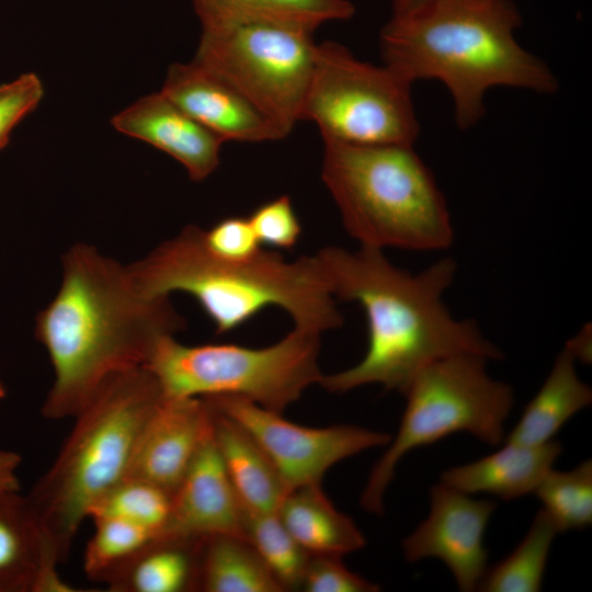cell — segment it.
<instances>
[{"label":"cell","mask_w":592,"mask_h":592,"mask_svg":"<svg viewBox=\"0 0 592 592\" xmlns=\"http://www.w3.org/2000/svg\"><path fill=\"white\" fill-rule=\"evenodd\" d=\"M591 325H585L578 334L568 340L565 346L573 354L576 361L591 363L592 344Z\"/></svg>","instance_id":"obj_35"},{"label":"cell","mask_w":592,"mask_h":592,"mask_svg":"<svg viewBox=\"0 0 592 592\" xmlns=\"http://www.w3.org/2000/svg\"><path fill=\"white\" fill-rule=\"evenodd\" d=\"M203 231L189 225L128 264L136 285L151 296L189 294L218 334L237 329L271 306L285 310L295 327L318 333L342 325L316 255L287 261L261 249L247 260H225L207 249Z\"/></svg>","instance_id":"obj_4"},{"label":"cell","mask_w":592,"mask_h":592,"mask_svg":"<svg viewBox=\"0 0 592 592\" xmlns=\"http://www.w3.org/2000/svg\"><path fill=\"white\" fill-rule=\"evenodd\" d=\"M561 452L554 440L535 446L505 442L488 456L446 469L440 481L467 494L488 493L510 501L534 493Z\"/></svg>","instance_id":"obj_18"},{"label":"cell","mask_w":592,"mask_h":592,"mask_svg":"<svg viewBox=\"0 0 592 592\" xmlns=\"http://www.w3.org/2000/svg\"><path fill=\"white\" fill-rule=\"evenodd\" d=\"M210 414V411H209ZM244 511L216 446L212 422L177 490L168 522L159 535L205 538L246 537Z\"/></svg>","instance_id":"obj_14"},{"label":"cell","mask_w":592,"mask_h":592,"mask_svg":"<svg viewBox=\"0 0 592 592\" xmlns=\"http://www.w3.org/2000/svg\"><path fill=\"white\" fill-rule=\"evenodd\" d=\"M112 126L180 162L192 181H203L219 166L223 140L161 91L147 94L115 114Z\"/></svg>","instance_id":"obj_16"},{"label":"cell","mask_w":592,"mask_h":592,"mask_svg":"<svg viewBox=\"0 0 592 592\" xmlns=\"http://www.w3.org/2000/svg\"><path fill=\"white\" fill-rule=\"evenodd\" d=\"M213 409L242 426L262 447L287 491L321 483L337 463L364 451L387 446L388 433L352 424L308 428L282 413L232 395L202 397Z\"/></svg>","instance_id":"obj_11"},{"label":"cell","mask_w":592,"mask_h":592,"mask_svg":"<svg viewBox=\"0 0 592 592\" xmlns=\"http://www.w3.org/2000/svg\"><path fill=\"white\" fill-rule=\"evenodd\" d=\"M61 261L59 289L35 323L54 371L41 409L48 420L73 418L110 377L145 366L184 328L170 297L143 292L127 265L95 247L75 243Z\"/></svg>","instance_id":"obj_1"},{"label":"cell","mask_w":592,"mask_h":592,"mask_svg":"<svg viewBox=\"0 0 592 592\" xmlns=\"http://www.w3.org/2000/svg\"><path fill=\"white\" fill-rule=\"evenodd\" d=\"M320 333L295 327L265 348L238 344L186 345L174 335L160 341L145 365L164 396L232 395L282 413L323 375Z\"/></svg>","instance_id":"obj_8"},{"label":"cell","mask_w":592,"mask_h":592,"mask_svg":"<svg viewBox=\"0 0 592 592\" xmlns=\"http://www.w3.org/2000/svg\"><path fill=\"white\" fill-rule=\"evenodd\" d=\"M558 531L540 508L521 543L503 560L486 570L477 590L537 592L542 588L549 551Z\"/></svg>","instance_id":"obj_25"},{"label":"cell","mask_w":592,"mask_h":592,"mask_svg":"<svg viewBox=\"0 0 592 592\" xmlns=\"http://www.w3.org/2000/svg\"><path fill=\"white\" fill-rule=\"evenodd\" d=\"M248 219L261 244L291 249L301 235V225L287 195L258 206Z\"/></svg>","instance_id":"obj_30"},{"label":"cell","mask_w":592,"mask_h":592,"mask_svg":"<svg viewBox=\"0 0 592 592\" xmlns=\"http://www.w3.org/2000/svg\"><path fill=\"white\" fill-rule=\"evenodd\" d=\"M94 533L83 555L84 573L93 581L103 580L156 535L121 519H92Z\"/></svg>","instance_id":"obj_29"},{"label":"cell","mask_w":592,"mask_h":592,"mask_svg":"<svg viewBox=\"0 0 592 592\" xmlns=\"http://www.w3.org/2000/svg\"><path fill=\"white\" fill-rule=\"evenodd\" d=\"M276 512L287 531L309 555L342 557L360 550L366 544L361 530L349 515L333 505L321 483L289 491Z\"/></svg>","instance_id":"obj_21"},{"label":"cell","mask_w":592,"mask_h":592,"mask_svg":"<svg viewBox=\"0 0 592 592\" xmlns=\"http://www.w3.org/2000/svg\"><path fill=\"white\" fill-rule=\"evenodd\" d=\"M487 356L462 353L437 360L421 369L405 392L407 405L395 437L373 466L363 489L361 506L384 512L386 490L401 458L414 448L447 435L467 432L498 445L513 407L512 387L487 372Z\"/></svg>","instance_id":"obj_7"},{"label":"cell","mask_w":592,"mask_h":592,"mask_svg":"<svg viewBox=\"0 0 592 592\" xmlns=\"http://www.w3.org/2000/svg\"><path fill=\"white\" fill-rule=\"evenodd\" d=\"M203 239L213 254L230 261L250 259L261 250L248 217H226L204 230Z\"/></svg>","instance_id":"obj_33"},{"label":"cell","mask_w":592,"mask_h":592,"mask_svg":"<svg viewBox=\"0 0 592 592\" xmlns=\"http://www.w3.org/2000/svg\"><path fill=\"white\" fill-rule=\"evenodd\" d=\"M163 397L140 366L110 377L73 417L56 458L26 494L60 563L94 505L127 477L140 432Z\"/></svg>","instance_id":"obj_5"},{"label":"cell","mask_w":592,"mask_h":592,"mask_svg":"<svg viewBox=\"0 0 592 592\" xmlns=\"http://www.w3.org/2000/svg\"><path fill=\"white\" fill-rule=\"evenodd\" d=\"M300 589L306 592H376L380 587L348 569L339 556L310 555Z\"/></svg>","instance_id":"obj_31"},{"label":"cell","mask_w":592,"mask_h":592,"mask_svg":"<svg viewBox=\"0 0 592 592\" xmlns=\"http://www.w3.org/2000/svg\"><path fill=\"white\" fill-rule=\"evenodd\" d=\"M21 460L18 453L0 449V490H20L18 470Z\"/></svg>","instance_id":"obj_34"},{"label":"cell","mask_w":592,"mask_h":592,"mask_svg":"<svg viewBox=\"0 0 592 592\" xmlns=\"http://www.w3.org/2000/svg\"><path fill=\"white\" fill-rule=\"evenodd\" d=\"M43 96V82L34 72L0 84V150L8 145L15 126L37 107Z\"/></svg>","instance_id":"obj_32"},{"label":"cell","mask_w":592,"mask_h":592,"mask_svg":"<svg viewBox=\"0 0 592 592\" xmlns=\"http://www.w3.org/2000/svg\"><path fill=\"white\" fill-rule=\"evenodd\" d=\"M202 30L266 23L314 33L333 21L351 19L355 8L349 0H192Z\"/></svg>","instance_id":"obj_23"},{"label":"cell","mask_w":592,"mask_h":592,"mask_svg":"<svg viewBox=\"0 0 592 592\" xmlns=\"http://www.w3.org/2000/svg\"><path fill=\"white\" fill-rule=\"evenodd\" d=\"M26 496L0 490V592L75 591Z\"/></svg>","instance_id":"obj_17"},{"label":"cell","mask_w":592,"mask_h":592,"mask_svg":"<svg viewBox=\"0 0 592 592\" xmlns=\"http://www.w3.org/2000/svg\"><path fill=\"white\" fill-rule=\"evenodd\" d=\"M323 144L321 178L361 247L436 251L452 244L446 200L412 146Z\"/></svg>","instance_id":"obj_6"},{"label":"cell","mask_w":592,"mask_h":592,"mask_svg":"<svg viewBox=\"0 0 592 592\" xmlns=\"http://www.w3.org/2000/svg\"><path fill=\"white\" fill-rule=\"evenodd\" d=\"M202 539L156 535L103 583L113 592L196 591Z\"/></svg>","instance_id":"obj_20"},{"label":"cell","mask_w":592,"mask_h":592,"mask_svg":"<svg viewBox=\"0 0 592 592\" xmlns=\"http://www.w3.org/2000/svg\"><path fill=\"white\" fill-rule=\"evenodd\" d=\"M534 494L558 533L583 530L592 523V462L587 459L568 471L551 469Z\"/></svg>","instance_id":"obj_26"},{"label":"cell","mask_w":592,"mask_h":592,"mask_svg":"<svg viewBox=\"0 0 592 592\" xmlns=\"http://www.w3.org/2000/svg\"><path fill=\"white\" fill-rule=\"evenodd\" d=\"M496 508L493 501L473 499L441 481L432 486L428 516L402 540L406 560L437 558L459 591L477 590L487 568L485 531Z\"/></svg>","instance_id":"obj_12"},{"label":"cell","mask_w":592,"mask_h":592,"mask_svg":"<svg viewBox=\"0 0 592 592\" xmlns=\"http://www.w3.org/2000/svg\"><path fill=\"white\" fill-rule=\"evenodd\" d=\"M171 496L148 482L125 478L92 509L89 519L110 516L159 535L169 519Z\"/></svg>","instance_id":"obj_28"},{"label":"cell","mask_w":592,"mask_h":592,"mask_svg":"<svg viewBox=\"0 0 592 592\" xmlns=\"http://www.w3.org/2000/svg\"><path fill=\"white\" fill-rule=\"evenodd\" d=\"M573 354L563 346L544 384L526 405L506 443L542 445L592 402V389L578 375Z\"/></svg>","instance_id":"obj_22"},{"label":"cell","mask_w":592,"mask_h":592,"mask_svg":"<svg viewBox=\"0 0 592 592\" xmlns=\"http://www.w3.org/2000/svg\"><path fill=\"white\" fill-rule=\"evenodd\" d=\"M209 421L203 398L164 396L140 432L126 478L153 485L172 497Z\"/></svg>","instance_id":"obj_15"},{"label":"cell","mask_w":592,"mask_h":592,"mask_svg":"<svg viewBox=\"0 0 592 592\" xmlns=\"http://www.w3.org/2000/svg\"><path fill=\"white\" fill-rule=\"evenodd\" d=\"M161 92L223 141H272L291 134L232 83L193 60L170 65Z\"/></svg>","instance_id":"obj_13"},{"label":"cell","mask_w":592,"mask_h":592,"mask_svg":"<svg viewBox=\"0 0 592 592\" xmlns=\"http://www.w3.org/2000/svg\"><path fill=\"white\" fill-rule=\"evenodd\" d=\"M312 34L266 23L202 30L193 61L232 83L291 133L314 70Z\"/></svg>","instance_id":"obj_10"},{"label":"cell","mask_w":592,"mask_h":592,"mask_svg":"<svg viewBox=\"0 0 592 592\" xmlns=\"http://www.w3.org/2000/svg\"><path fill=\"white\" fill-rule=\"evenodd\" d=\"M246 537L284 591L300 588L310 555L287 531L277 512L247 514Z\"/></svg>","instance_id":"obj_27"},{"label":"cell","mask_w":592,"mask_h":592,"mask_svg":"<svg viewBox=\"0 0 592 592\" xmlns=\"http://www.w3.org/2000/svg\"><path fill=\"white\" fill-rule=\"evenodd\" d=\"M439 0H390L392 15H407L424 9Z\"/></svg>","instance_id":"obj_36"},{"label":"cell","mask_w":592,"mask_h":592,"mask_svg":"<svg viewBox=\"0 0 592 592\" xmlns=\"http://www.w3.org/2000/svg\"><path fill=\"white\" fill-rule=\"evenodd\" d=\"M521 21L510 0H439L391 16L379 35L383 61L411 84L420 79L445 84L455 122L467 129L485 115L490 88L538 93L558 88L549 67L516 42Z\"/></svg>","instance_id":"obj_3"},{"label":"cell","mask_w":592,"mask_h":592,"mask_svg":"<svg viewBox=\"0 0 592 592\" xmlns=\"http://www.w3.org/2000/svg\"><path fill=\"white\" fill-rule=\"evenodd\" d=\"M196 591L282 592L284 589L246 538L221 534L201 542Z\"/></svg>","instance_id":"obj_24"},{"label":"cell","mask_w":592,"mask_h":592,"mask_svg":"<svg viewBox=\"0 0 592 592\" xmlns=\"http://www.w3.org/2000/svg\"><path fill=\"white\" fill-rule=\"evenodd\" d=\"M5 397V388L3 384L0 382V400Z\"/></svg>","instance_id":"obj_37"},{"label":"cell","mask_w":592,"mask_h":592,"mask_svg":"<svg viewBox=\"0 0 592 592\" xmlns=\"http://www.w3.org/2000/svg\"><path fill=\"white\" fill-rule=\"evenodd\" d=\"M207 406L216 446L244 511L276 512L288 491L270 457L242 426Z\"/></svg>","instance_id":"obj_19"},{"label":"cell","mask_w":592,"mask_h":592,"mask_svg":"<svg viewBox=\"0 0 592 592\" xmlns=\"http://www.w3.org/2000/svg\"><path fill=\"white\" fill-rule=\"evenodd\" d=\"M411 86L387 66L326 41L316 47L300 121L314 122L323 141L413 146L420 124Z\"/></svg>","instance_id":"obj_9"},{"label":"cell","mask_w":592,"mask_h":592,"mask_svg":"<svg viewBox=\"0 0 592 592\" xmlns=\"http://www.w3.org/2000/svg\"><path fill=\"white\" fill-rule=\"evenodd\" d=\"M316 257L332 296L357 303L368 331L366 353L356 365L321 376L318 384L328 391L377 384L405 395L415 375L437 360L462 353L502 357L474 320L454 318L445 305L443 295L456 274L453 259L411 274L375 248L326 247Z\"/></svg>","instance_id":"obj_2"}]
</instances>
